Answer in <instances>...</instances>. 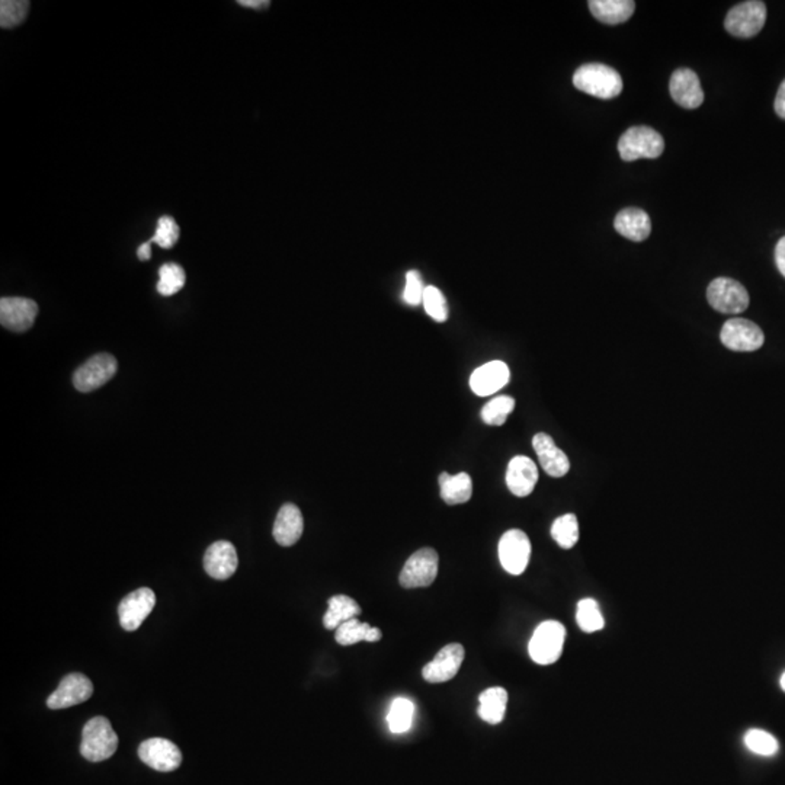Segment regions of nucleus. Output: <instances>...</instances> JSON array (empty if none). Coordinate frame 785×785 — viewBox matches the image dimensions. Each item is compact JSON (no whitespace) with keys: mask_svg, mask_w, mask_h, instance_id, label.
Wrapping results in <instances>:
<instances>
[{"mask_svg":"<svg viewBox=\"0 0 785 785\" xmlns=\"http://www.w3.org/2000/svg\"><path fill=\"white\" fill-rule=\"evenodd\" d=\"M576 89L599 100H614L622 92V79L617 70L601 63L580 66L573 75Z\"/></svg>","mask_w":785,"mask_h":785,"instance_id":"f257e3e1","label":"nucleus"},{"mask_svg":"<svg viewBox=\"0 0 785 785\" xmlns=\"http://www.w3.org/2000/svg\"><path fill=\"white\" fill-rule=\"evenodd\" d=\"M119 747V736L105 717H93L82 732L81 754L91 763H102L114 755Z\"/></svg>","mask_w":785,"mask_h":785,"instance_id":"f03ea898","label":"nucleus"},{"mask_svg":"<svg viewBox=\"0 0 785 785\" xmlns=\"http://www.w3.org/2000/svg\"><path fill=\"white\" fill-rule=\"evenodd\" d=\"M665 150L662 134L652 127H631L622 134L618 141V152L622 161L634 162L639 159H657Z\"/></svg>","mask_w":785,"mask_h":785,"instance_id":"7ed1b4c3","label":"nucleus"},{"mask_svg":"<svg viewBox=\"0 0 785 785\" xmlns=\"http://www.w3.org/2000/svg\"><path fill=\"white\" fill-rule=\"evenodd\" d=\"M564 640H566V629L561 622L554 620L542 622L534 631L528 645L531 659L535 664L544 666L556 664L563 653Z\"/></svg>","mask_w":785,"mask_h":785,"instance_id":"20e7f679","label":"nucleus"},{"mask_svg":"<svg viewBox=\"0 0 785 785\" xmlns=\"http://www.w3.org/2000/svg\"><path fill=\"white\" fill-rule=\"evenodd\" d=\"M766 22V6L763 2L751 0L736 4L726 16L725 28L737 39H752L761 32Z\"/></svg>","mask_w":785,"mask_h":785,"instance_id":"39448f33","label":"nucleus"},{"mask_svg":"<svg viewBox=\"0 0 785 785\" xmlns=\"http://www.w3.org/2000/svg\"><path fill=\"white\" fill-rule=\"evenodd\" d=\"M707 300L716 312L739 314L749 305V294L739 281L720 277L711 281L707 288Z\"/></svg>","mask_w":785,"mask_h":785,"instance_id":"423d86ee","label":"nucleus"},{"mask_svg":"<svg viewBox=\"0 0 785 785\" xmlns=\"http://www.w3.org/2000/svg\"><path fill=\"white\" fill-rule=\"evenodd\" d=\"M439 557L434 549L425 547L409 557L401 569L399 582L406 589L428 587L438 576Z\"/></svg>","mask_w":785,"mask_h":785,"instance_id":"0eeeda50","label":"nucleus"},{"mask_svg":"<svg viewBox=\"0 0 785 785\" xmlns=\"http://www.w3.org/2000/svg\"><path fill=\"white\" fill-rule=\"evenodd\" d=\"M119 364L110 354L93 355L86 363L82 364L73 374V384L79 392H91L107 384L115 373Z\"/></svg>","mask_w":785,"mask_h":785,"instance_id":"6e6552de","label":"nucleus"},{"mask_svg":"<svg viewBox=\"0 0 785 785\" xmlns=\"http://www.w3.org/2000/svg\"><path fill=\"white\" fill-rule=\"evenodd\" d=\"M720 340L728 349L736 352H754L765 342L763 329L747 319L735 317L721 328Z\"/></svg>","mask_w":785,"mask_h":785,"instance_id":"1a4fd4ad","label":"nucleus"},{"mask_svg":"<svg viewBox=\"0 0 785 785\" xmlns=\"http://www.w3.org/2000/svg\"><path fill=\"white\" fill-rule=\"evenodd\" d=\"M498 551L500 564L509 575H523L530 563V538L521 530L507 531L500 538Z\"/></svg>","mask_w":785,"mask_h":785,"instance_id":"9d476101","label":"nucleus"},{"mask_svg":"<svg viewBox=\"0 0 785 785\" xmlns=\"http://www.w3.org/2000/svg\"><path fill=\"white\" fill-rule=\"evenodd\" d=\"M138 756L146 765L161 772H171L180 768L182 754L173 742L162 737L147 739L138 747Z\"/></svg>","mask_w":785,"mask_h":785,"instance_id":"9b49d317","label":"nucleus"},{"mask_svg":"<svg viewBox=\"0 0 785 785\" xmlns=\"http://www.w3.org/2000/svg\"><path fill=\"white\" fill-rule=\"evenodd\" d=\"M464 648L460 643H451L441 648L429 664L422 669V676L427 683L443 684L455 678L464 662Z\"/></svg>","mask_w":785,"mask_h":785,"instance_id":"f8f14e48","label":"nucleus"},{"mask_svg":"<svg viewBox=\"0 0 785 785\" xmlns=\"http://www.w3.org/2000/svg\"><path fill=\"white\" fill-rule=\"evenodd\" d=\"M156 605V595L150 587H140L122 599L119 606V624L127 631H136Z\"/></svg>","mask_w":785,"mask_h":785,"instance_id":"ddd939ff","label":"nucleus"},{"mask_svg":"<svg viewBox=\"0 0 785 785\" xmlns=\"http://www.w3.org/2000/svg\"><path fill=\"white\" fill-rule=\"evenodd\" d=\"M93 694L91 679L84 674H69L61 679L57 690L47 700V707L51 710L69 709L73 705L88 701Z\"/></svg>","mask_w":785,"mask_h":785,"instance_id":"4468645a","label":"nucleus"},{"mask_svg":"<svg viewBox=\"0 0 785 785\" xmlns=\"http://www.w3.org/2000/svg\"><path fill=\"white\" fill-rule=\"evenodd\" d=\"M39 314V304L23 297H4L0 300V323L12 332H25L32 328Z\"/></svg>","mask_w":785,"mask_h":785,"instance_id":"2eb2a0df","label":"nucleus"},{"mask_svg":"<svg viewBox=\"0 0 785 785\" xmlns=\"http://www.w3.org/2000/svg\"><path fill=\"white\" fill-rule=\"evenodd\" d=\"M672 100L685 110H697L704 102V92L694 70H675L669 84Z\"/></svg>","mask_w":785,"mask_h":785,"instance_id":"dca6fc26","label":"nucleus"},{"mask_svg":"<svg viewBox=\"0 0 785 785\" xmlns=\"http://www.w3.org/2000/svg\"><path fill=\"white\" fill-rule=\"evenodd\" d=\"M237 566L239 557L234 545L229 542H214L204 556V569L213 579H229L236 572Z\"/></svg>","mask_w":785,"mask_h":785,"instance_id":"f3484780","label":"nucleus"},{"mask_svg":"<svg viewBox=\"0 0 785 785\" xmlns=\"http://www.w3.org/2000/svg\"><path fill=\"white\" fill-rule=\"evenodd\" d=\"M509 378H511V371L504 361H490L479 366L472 374L470 387L477 396H492L496 392L504 389L509 383Z\"/></svg>","mask_w":785,"mask_h":785,"instance_id":"a211bd4d","label":"nucleus"},{"mask_svg":"<svg viewBox=\"0 0 785 785\" xmlns=\"http://www.w3.org/2000/svg\"><path fill=\"white\" fill-rule=\"evenodd\" d=\"M533 446L545 473L551 477H563L569 473L570 462L568 455L554 444L550 435L544 432L535 435L533 438Z\"/></svg>","mask_w":785,"mask_h":785,"instance_id":"6ab92c4d","label":"nucleus"},{"mask_svg":"<svg viewBox=\"0 0 785 785\" xmlns=\"http://www.w3.org/2000/svg\"><path fill=\"white\" fill-rule=\"evenodd\" d=\"M538 481V469L535 463L525 455L512 458L507 470V489L518 498L531 495Z\"/></svg>","mask_w":785,"mask_h":785,"instance_id":"aec40b11","label":"nucleus"},{"mask_svg":"<svg viewBox=\"0 0 785 785\" xmlns=\"http://www.w3.org/2000/svg\"><path fill=\"white\" fill-rule=\"evenodd\" d=\"M304 530V519L302 511L295 505H282L274 524L275 542L282 547H291L302 538Z\"/></svg>","mask_w":785,"mask_h":785,"instance_id":"412c9836","label":"nucleus"},{"mask_svg":"<svg viewBox=\"0 0 785 785\" xmlns=\"http://www.w3.org/2000/svg\"><path fill=\"white\" fill-rule=\"evenodd\" d=\"M614 227L622 236L633 242H643L652 233V222L645 210L630 207L615 216Z\"/></svg>","mask_w":785,"mask_h":785,"instance_id":"4be33fe9","label":"nucleus"},{"mask_svg":"<svg viewBox=\"0 0 785 785\" xmlns=\"http://www.w3.org/2000/svg\"><path fill=\"white\" fill-rule=\"evenodd\" d=\"M589 9L599 22L618 25L633 16L636 4L633 0H591Z\"/></svg>","mask_w":785,"mask_h":785,"instance_id":"5701e85b","label":"nucleus"},{"mask_svg":"<svg viewBox=\"0 0 785 785\" xmlns=\"http://www.w3.org/2000/svg\"><path fill=\"white\" fill-rule=\"evenodd\" d=\"M477 714L489 725H499L507 713V691L500 686L483 691L479 697Z\"/></svg>","mask_w":785,"mask_h":785,"instance_id":"b1692460","label":"nucleus"},{"mask_svg":"<svg viewBox=\"0 0 785 785\" xmlns=\"http://www.w3.org/2000/svg\"><path fill=\"white\" fill-rule=\"evenodd\" d=\"M328 604V611L323 617V625L328 630H336L343 622H349L361 614L358 603L347 595H335L329 599Z\"/></svg>","mask_w":785,"mask_h":785,"instance_id":"393cba45","label":"nucleus"},{"mask_svg":"<svg viewBox=\"0 0 785 785\" xmlns=\"http://www.w3.org/2000/svg\"><path fill=\"white\" fill-rule=\"evenodd\" d=\"M382 631L371 627L366 622H359L358 618H352L349 622H343L336 629L335 639L340 646L357 645L359 641L375 643L382 640Z\"/></svg>","mask_w":785,"mask_h":785,"instance_id":"a878e982","label":"nucleus"},{"mask_svg":"<svg viewBox=\"0 0 785 785\" xmlns=\"http://www.w3.org/2000/svg\"><path fill=\"white\" fill-rule=\"evenodd\" d=\"M441 498L446 505L465 504L473 495V481L467 473H458L448 477V481L439 484Z\"/></svg>","mask_w":785,"mask_h":785,"instance_id":"bb28decb","label":"nucleus"},{"mask_svg":"<svg viewBox=\"0 0 785 785\" xmlns=\"http://www.w3.org/2000/svg\"><path fill=\"white\" fill-rule=\"evenodd\" d=\"M551 537L561 549L569 550L579 542V524L576 515H561L551 525Z\"/></svg>","mask_w":785,"mask_h":785,"instance_id":"cd10ccee","label":"nucleus"},{"mask_svg":"<svg viewBox=\"0 0 785 785\" xmlns=\"http://www.w3.org/2000/svg\"><path fill=\"white\" fill-rule=\"evenodd\" d=\"M187 281V275L183 268L178 263H164L159 269V282H157V293L163 297H171L182 290Z\"/></svg>","mask_w":785,"mask_h":785,"instance_id":"c85d7f7f","label":"nucleus"},{"mask_svg":"<svg viewBox=\"0 0 785 785\" xmlns=\"http://www.w3.org/2000/svg\"><path fill=\"white\" fill-rule=\"evenodd\" d=\"M576 622L585 633H596L599 630H603L604 625H605V620H604L603 613L599 610L598 603L592 598L582 599L578 604Z\"/></svg>","mask_w":785,"mask_h":785,"instance_id":"c756f323","label":"nucleus"},{"mask_svg":"<svg viewBox=\"0 0 785 785\" xmlns=\"http://www.w3.org/2000/svg\"><path fill=\"white\" fill-rule=\"evenodd\" d=\"M415 705L406 698H396L390 707L387 723L392 733L408 732L412 728Z\"/></svg>","mask_w":785,"mask_h":785,"instance_id":"7c9ffc66","label":"nucleus"},{"mask_svg":"<svg viewBox=\"0 0 785 785\" xmlns=\"http://www.w3.org/2000/svg\"><path fill=\"white\" fill-rule=\"evenodd\" d=\"M745 746L759 756H774L780 751V744L771 733L761 728H751L745 735Z\"/></svg>","mask_w":785,"mask_h":785,"instance_id":"2f4dec72","label":"nucleus"},{"mask_svg":"<svg viewBox=\"0 0 785 785\" xmlns=\"http://www.w3.org/2000/svg\"><path fill=\"white\" fill-rule=\"evenodd\" d=\"M515 409L511 396H498L481 409V419L492 427H502Z\"/></svg>","mask_w":785,"mask_h":785,"instance_id":"473e14b6","label":"nucleus"},{"mask_svg":"<svg viewBox=\"0 0 785 785\" xmlns=\"http://www.w3.org/2000/svg\"><path fill=\"white\" fill-rule=\"evenodd\" d=\"M30 11L27 0H2L0 2V25L4 30L15 28L22 23Z\"/></svg>","mask_w":785,"mask_h":785,"instance_id":"72a5a7b5","label":"nucleus"},{"mask_svg":"<svg viewBox=\"0 0 785 785\" xmlns=\"http://www.w3.org/2000/svg\"><path fill=\"white\" fill-rule=\"evenodd\" d=\"M423 307H425V312L429 314V316L434 319L435 322H439V323H443L448 319V304H446L445 297H444L443 291L438 290L437 287L428 286L425 288V294H423Z\"/></svg>","mask_w":785,"mask_h":785,"instance_id":"f704fd0d","label":"nucleus"},{"mask_svg":"<svg viewBox=\"0 0 785 785\" xmlns=\"http://www.w3.org/2000/svg\"><path fill=\"white\" fill-rule=\"evenodd\" d=\"M180 225H176L175 220L171 216H163L159 218L156 233L150 242L159 244L162 249H171L180 239Z\"/></svg>","mask_w":785,"mask_h":785,"instance_id":"c9c22d12","label":"nucleus"},{"mask_svg":"<svg viewBox=\"0 0 785 785\" xmlns=\"http://www.w3.org/2000/svg\"><path fill=\"white\" fill-rule=\"evenodd\" d=\"M422 277L418 271H409L406 275V287L403 291V300L409 305H419L425 294Z\"/></svg>","mask_w":785,"mask_h":785,"instance_id":"e433bc0d","label":"nucleus"},{"mask_svg":"<svg viewBox=\"0 0 785 785\" xmlns=\"http://www.w3.org/2000/svg\"><path fill=\"white\" fill-rule=\"evenodd\" d=\"M775 263H777L778 271L781 272L785 278V236L778 241L777 248H775Z\"/></svg>","mask_w":785,"mask_h":785,"instance_id":"4c0bfd02","label":"nucleus"},{"mask_svg":"<svg viewBox=\"0 0 785 785\" xmlns=\"http://www.w3.org/2000/svg\"><path fill=\"white\" fill-rule=\"evenodd\" d=\"M774 108L778 117H780V119H785V81L782 82L781 86H780V89H778L777 98H775Z\"/></svg>","mask_w":785,"mask_h":785,"instance_id":"58836bf2","label":"nucleus"},{"mask_svg":"<svg viewBox=\"0 0 785 785\" xmlns=\"http://www.w3.org/2000/svg\"><path fill=\"white\" fill-rule=\"evenodd\" d=\"M239 4L243 8L265 9L269 6V2L268 0H241Z\"/></svg>","mask_w":785,"mask_h":785,"instance_id":"ea45409f","label":"nucleus"},{"mask_svg":"<svg viewBox=\"0 0 785 785\" xmlns=\"http://www.w3.org/2000/svg\"><path fill=\"white\" fill-rule=\"evenodd\" d=\"M150 244H152V242L150 241L141 244L137 251L138 260H149L150 258H152V249H150Z\"/></svg>","mask_w":785,"mask_h":785,"instance_id":"a19ab883","label":"nucleus"},{"mask_svg":"<svg viewBox=\"0 0 785 785\" xmlns=\"http://www.w3.org/2000/svg\"><path fill=\"white\" fill-rule=\"evenodd\" d=\"M450 476L451 474L445 473V472H444V473H441V476H439V484L444 483V481H448V477Z\"/></svg>","mask_w":785,"mask_h":785,"instance_id":"79ce46f5","label":"nucleus"},{"mask_svg":"<svg viewBox=\"0 0 785 785\" xmlns=\"http://www.w3.org/2000/svg\"><path fill=\"white\" fill-rule=\"evenodd\" d=\"M780 684H781L782 691H784L785 692V672L784 674H782L781 681H780Z\"/></svg>","mask_w":785,"mask_h":785,"instance_id":"37998d69","label":"nucleus"}]
</instances>
